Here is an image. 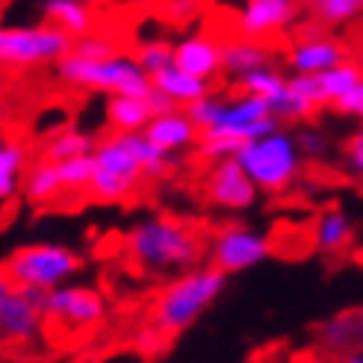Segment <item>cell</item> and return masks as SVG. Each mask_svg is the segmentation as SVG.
<instances>
[{
  "label": "cell",
  "instance_id": "cell-15",
  "mask_svg": "<svg viewBox=\"0 0 363 363\" xmlns=\"http://www.w3.org/2000/svg\"><path fill=\"white\" fill-rule=\"evenodd\" d=\"M174 65L204 80H216L222 71V42L207 33L184 35L174 42Z\"/></svg>",
  "mask_w": 363,
  "mask_h": 363
},
{
  "label": "cell",
  "instance_id": "cell-27",
  "mask_svg": "<svg viewBox=\"0 0 363 363\" xmlns=\"http://www.w3.org/2000/svg\"><path fill=\"white\" fill-rule=\"evenodd\" d=\"M304 12L322 27H346L363 18V0H304Z\"/></svg>",
  "mask_w": 363,
  "mask_h": 363
},
{
  "label": "cell",
  "instance_id": "cell-6",
  "mask_svg": "<svg viewBox=\"0 0 363 363\" xmlns=\"http://www.w3.org/2000/svg\"><path fill=\"white\" fill-rule=\"evenodd\" d=\"M4 269L21 286H30L35 293H50L53 286H62L80 275L83 257L74 248L60 242H35L12 251Z\"/></svg>",
  "mask_w": 363,
  "mask_h": 363
},
{
  "label": "cell",
  "instance_id": "cell-30",
  "mask_svg": "<svg viewBox=\"0 0 363 363\" xmlns=\"http://www.w3.org/2000/svg\"><path fill=\"white\" fill-rule=\"evenodd\" d=\"M360 77H363V68H360L352 57H349V60H342V62H337V65H334V68H328V71H322V74H316L325 104L331 106L337 98L346 95Z\"/></svg>",
  "mask_w": 363,
  "mask_h": 363
},
{
  "label": "cell",
  "instance_id": "cell-13",
  "mask_svg": "<svg viewBox=\"0 0 363 363\" xmlns=\"http://www.w3.org/2000/svg\"><path fill=\"white\" fill-rule=\"evenodd\" d=\"M304 0H242L233 15V30L248 39H275L298 21Z\"/></svg>",
  "mask_w": 363,
  "mask_h": 363
},
{
  "label": "cell",
  "instance_id": "cell-28",
  "mask_svg": "<svg viewBox=\"0 0 363 363\" xmlns=\"http://www.w3.org/2000/svg\"><path fill=\"white\" fill-rule=\"evenodd\" d=\"M98 139L92 133L80 130V127H62L57 130L42 148V157L48 160H71V157H86L95 151Z\"/></svg>",
  "mask_w": 363,
  "mask_h": 363
},
{
  "label": "cell",
  "instance_id": "cell-41",
  "mask_svg": "<svg viewBox=\"0 0 363 363\" xmlns=\"http://www.w3.org/2000/svg\"><path fill=\"white\" fill-rule=\"evenodd\" d=\"M4 6H6V0H0V12H4Z\"/></svg>",
  "mask_w": 363,
  "mask_h": 363
},
{
  "label": "cell",
  "instance_id": "cell-20",
  "mask_svg": "<svg viewBox=\"0 0 363 363\" xmlns=\"http://www.w3.org/2000/svg\"><path fill=\"white\" fill-rule=\"evenodd\" d=\"M30 172V148L21 139L0 136V204L24 189V177Z\"/></svg>",
  "mask_w": 363,
  "mask_h": 363
},
{
  "label": "cell",
  "instance_id": "cell-17",
  "mask_svg": "<svg viewBox=\"0 0 363 363\" xmlns=\"http://www.w3.org/2000/svg\"><path fill=\"white\" fill-rule=\"evenodd\" d=\"M354 222L342 207H325L313 222V251L322 257H342L354 245Z\"/></svg>",
  "mask_w": 363,
  "mask_h": 363
},
{
  "label": "cell",
  "instance_id": "cell-12",
  "mask_svg": "<svg viewBox=\"0 0 363 363\" xmlns=\"http://www.w3.org/2000/svg\"><path fill=\"white\" fill-rule=\"evenodd\" d=\"M210 263L222 269L225 275H240L269 260L272 240L263 230L248 225H222L210 237Z\"/></svg>",
  "mask_w": 363,
  "mask_h": 363
},
{
  "label": "cell",
  "instance_id": "cell-44",
  "mask_svg": "<svg viewBox=\"0 0 363 363\" xmlns=\"http://www.w3.org/2000/svg\"><path fill=\"white\" fill-rule=\"evenodd\" d=\"M0 116H4V113H0Z\"/></svg>",
  "mask_w": 363,
  "mask_h": 363
},
{
  "label": "cell",
  "instance_id": "cell-32",
  "mask_svg": "<svg viewBox=\"0 0 363 363\" xmlns=\"http://www.w3.org/2000/svg\"><path fill=\"white\" fill-rule=\"evenodd\" d=\"M57 162V172L65 192H83L89 189V180H92V154L86 157H71V160H53Z\"/></svg>",
  "mask_w": 363,
  "mask_h": 363
},
{
  "label": "cell",
  "instance_id": "cell-43",
  "mask_svg": "<svg viewBox=\"0 0 363 363\" xmlns=\"http://www.w3.org/2000/svg\"><path fill=\"white\" fill-rule=\"evenodd\" d=\"M360 257H363V251H360Z\"/></svg>",
  "mask_w": 363,
  "mask_h": 363
},
{
  "label": "cell",
  "instance_id": "cell-33",
  "mask_svg": "<svg viewBox=\"0 0 363 363\" xmlns=\"http://www.w3.org/2000/svg\"><path fill=\"white\" fill-rule=\"evenodd\" d=\"M71 50L74 53H83V57H113V53H118V45L110 39V35H101V33H83L74 39V45H71Z\"/></svg>",
  "mask_w": 363,
  "mask_h": 363
},
{
  "label": "cell",
  "instance_id": "cell-24",
  "mask_svg": "<svg viewBox=\"0 0 363 363\" xmlns=\"http://www.w3.org/2000/svg\"><path fill=\"white\" fill-rule=\"evenodd\" d=\"M24 198L30 204H53L60 195H65V186H62V180H60V172H57V162L42 157L39 162H33L27 177H24Z\"/></svg>",
  "mask_w": 363,
  "mask_h": 363
},
{
  "label": "cell",
  "instance_id": "cell-5",
  "mask_svg": "<svg viewBox=\"0 0 363 363\" xmlns=\"http://www.w3.org/2000/svg\"><path fill=\"white\" fill-rule=\"evenodd\" d=\"M237 160L242 162V169L251 174L254 184H257V189L266 195H281L286 189H293L301 174L298 136L281 130V127L245 142L237 151Z\"/></svg>",
  "mask_w": 363,
  "mask_h": 363
},
{
  "label": "cell",
  "instance_id": "cell-25",
  "mask_svg": "<svg viewBox=\"0 0 363 363\" xmlns=\"http://www.w3.org/2000/svg\"><path fill=\"white\" fill-rule=\"evenodd\" d=\"M319 346L334 354V357H346L352 352H357V325H354V311H346V313H337L331 316L328 322L319 325Z\"/></svg>",
  "mask_w": 363,
  "mask_h": 363
},
{
  "label": "cell",
  "instance_id": "cell-9",
  "mask_svg": "<svg viewBox=\"0 0 363 363\" xmlns=\"http://www.w3.org/2000/svg\"><path fill=\"white\" fill-rule=\"evenodd\" d=\"M42 307H45V325H50V328H57V331H65L71 337L95 331L106 319L104 293H98L95 286L71 284V281L45 293Z\"/></svg>",
  "mask_w": 363,
  "mask_h": 363
},
{
  "label": "cell",
  "instance_id": "cell-37",
  "mask_svg": "<svg viewBox=\"0 0 363 363\" xmlns=\"http://www.w3.org/2000/svg\"><path fill=\"white\" fill-rule=\"evenodd\" d=\"M298 148H301V154H307V157H322L325 151H328V139H325L319 130H311V127H304V130L298 133Z\"/></svg>",
  "mask_w": 363,
  "mask_h": 363
},
{
  "label": "cell",
  "instance_id": "cell-1",
  "mask_svg": "<svg viewBox=\"0 0 363 363\" xmlns=\"http://www.w3.org/2000/svg\"><path fill=\"white\" fill-rule=\"evenodd\" d=\"M127 257L151 275H177L201 263L204 237L195 225L169 213L139 219L124 237Z\"/></svg>",
  "mask_w": 363,
  "mask_h": 363
},
{
  "label": "cell",
  "instance_id": "cell-23",
  "mask_svg": "<svg viewBox=\"0 0 363 363\" xmlns=\"http://www.w3.org/2000/svg\"><path fill=\"white\" fill-rule=\"evenodd\" d=\"M42 18L71 39L92 30V4L89 0H42Z\"/></svg>",
  "mask_w": 363,
  "mask_h": 363
},
{
  "label": "cell",
  "instance_id": "cell-10",
  "mask_svg": "<svg viewBox=\"0 0 363 363\" xmlns=\"http://www.w3.org/2000/svg\"><path fill=\"white\" fill-rule=\"evenodd\" d=\"M45 293L21 286L0 269V346H30L45 328Z\"/></svg>",
  "mask_w": 363,
  "mask_h": 363
},
{
  "label": "cell",
  "instance_id": "cell-42",
  "mask_svg": "<svg viewBox=\"0 0 363 363\" xmlns=\"http://www.w3.org/2000/svg\"><path fill=\"white\" fill-rule=\"evenodd\" d=\"M89 4H95V0H89Z\"/></svg>",
  "mask_w": 363,
  "mask_h": 363
},
{
  "label": "cell",
  "instance_id": "cell-14",
  "mask_svg": "<svg viewBox=\"0 0 363 363\" xmlns=\"http://www.w3.org/2000/svg\"><path fill=\"white\" fill-rule=\"evenodd\" d=\"M322 30V24L311 21L307 30H301L298 39L286 48V65L293 74H322V71L352 57L346 45L334 35H325Z\"/></svg>",
  "mask_w": 363,
  "mask_h": 363
},
{
  "label": "cell",
  "instance_id": "cell-2",
  "mask_svg": "<svg viewBox=\"0 0 363 363\" xmlns=\"http://www.w3.org/2000/svg\"><path fill=\"white\" fill-rule=\"evenodd\" d=\"M225 284L228 275L213 263L177 272L151 304V325H157L169 340H174L210 311L213 301L225 293Z\"/></svg>",
  "mask_w": 363,
  "mask_h": 363
},
{
  "label": "cell",
  "instance_id": "cell-34",
  "mask_svg": "<svg viewBox=\"0 0 363 363\" xmlns=\"http://www.w3.org/2000/svg\"><path fill=\"white\" fill-rule=\"evenodd\" d=\"M219 95H204V98H198V101H192L189 106H184V110L189 113V118L198 124V130H207V127L213 124V118H216V110H219Z\"/></svg>",
  "mask_w": 363,
  "mask_h": 363
},
{
  "label": "cell",
  "instance_id": "cell-7",
  "mask_svg": "<svg viewBox=\"0 0 363 363\" xmlns=\"http://www.w3.org/2000/svg\"><path fill=\"white\" fill-rule=\"evenodd\" d=\"M142 180H145V172L121 133H113L95 145L92 180H89V195H92L95 201L121 204L136 192Z\"/></svg>",
  "mask_w": 363,
  "mask_h": 363
},
{
  "label": "cell",
  "instance_id": "cell-11",
  "mask_svg": "<svg viewBox=\"0 0 363 363\" xmlns=\"http://www.w3.org/2000/svg\"><path fill=\"white\" fill-rule=\"evenodd\" d=\"M201 195L204 201L216 210L225 213H248L254 204L260 201V189L251 180V174L242 169L237 157L213 160L210 169L201 177Z\"/></svg>",
  "mask_w": 363,
  "mask_h": 363
},
{
  "label": "cell",
  "instance_id": "cell-39",
  "mask_svg": "<svg viewBox=\"0 0 363 363\" xmlns=\"http://www.w3.org/2000/svg\"><path fill=\"white\" fill-rule=\"evenodd\" d=\"M352 60L363 68V33H357V39H354V45H352Z\"/></svg>",
  "mask_w": 363,
  "mask_h": 363
},
{
  "label": "cell",
  "instance_id": "cell-4",
  "mask_svg": "<svg viewBox=\"0 0 363 363\" xmlns=\"http://www.w3.org/2000/svg\"><path fill=\"white\" fill-rule=\"evenodd\" d=\"M53 74L60 83L86 89V92H101V95H151V74L145 71L136 57H83V53L68 50L62 60L53 62Z\"/></svg>",
  "mask_w": 363,
  "mask_h": 363
},
{
  "label": "cell",
  "instance_id": "cell-26",
  "mask_svg": "<svg viewBox=\"0 0 363 363\" xmlns=\"http://www.w3.org/2000/svg\"><path fill=\"white\" fill-rule=\"evenodd\" d=\"M121 136H124L127 145H130V151L136 154L139 166H142V172H145V177H148V180H160V177H166L174 169V154L162 151L157 142H151L148 136H145V130L121 133Z\"/></svg>",
  "mask_w": 363,
  "mask_h": 363
},
{
  "label": "cell",
  "instance_id": "cell-21",
  "mask_svg": "<svg viewBox=\"0 0 363 363\" xmlns=\"http://www.w3.org/2000/svg\"><path fill=\"white\" fill-rule=\"evenodd\" d=\"M104 116L113 133H136L145 130V124L154 118L148 98L139 95H110L104 104Z\"/></svg>",
  "mask_w": 363,
  "mask_h": 363
},
{
  "label": "cell",
  "instance_id": "cell-35",
  "mask_svg": "<svg viewBox=\"0 0 363 363\" xmlns=\"http://www.w3.org/2000/svg\"><path fill=\"white\" fill-rule=\"evenodd\" d=\"M342 162H346V169L363 180V124L357 130L342 142Z\"/></svg>",
  "mask_w": 363,
  "mask_h": 363
},
{
  "label": "cell",
  "instance_id": "cell-3",
  "mask_svg": "<svg viewBox=\"0 0 363 363\" xmlns=\"http://www.w3.org/2000/svg\"><path fill=\"white\" fill-rule=\"evenodd\" d=\"M278 121H281V116L275 113V106L266 98L240 92L230 101H219L213 124L207 130H201V139H198V154L207 162L237 157V151L245 142L275 130Z\"/></svg>",
  "mask_w": 363,
  "mask_h": 363
},
{
  "label": "cell",
  "instance_id": "cell-18",
  "mask_svg": "<svg viewBox=\"0 0 363 363\" xmlns=\"http://www.w3.org/2000/svg\"><path fill=\"white\" fill-rule=\"evenodd\" d=\"M322 106H328V104L322 98L316 74H293V77H286L284 98L275 113L286 121H307V118H313Z\"/></svg>",
  "mask_w": 363,
  "mask_h": 363
},
{
  "label": "cell",
  "instance_id": "cell-40",
  "mask_svg": "<svg viewBox=\"0 0 363 363\" xmlns=\"http://www.w3.org/2000/svg\"><path fill=\"white\" fill-rule=\"evenodd\" d=\"M354 325H357V349L363 352V307L354 311Z\"/></svg>",
  "mask_w": 363,
  "mask_h": 363
},
{
  "label": "cell",
  "instance_id": "cell-36",
  "mask_svg": "<svg viewBox=\"0 0 363 363\" xmlns=\"http://www.w3.org/2000/svg\"><path fill=\"white\" fill-rule=\"evenodd\" d=\"M334 110L340 113V116H346V118H357V121H363V77L349 89L342 98H337L334 104Z\"/></svg>",
  "mask_w": 363,
  "mask_h": 363
},
{
  "label": "cell",
  "instance_id": "cell-38",
  "mask_svg": "<svg viewBox=\"0 0 363 363\" xmlns=\"http://www.w3.org/2000/svg\"><path fill=\"white\" fill-rule=\"evenodd\" d=\"M148 104H151L154 116H162V113H172V110H177V104H174V101H172L166 92H160V89H151Z\"/></svg>",
  "mask_w": 363,
  "mask_h": 363
},
{
  "label": "cell",
  "instance_id": "cell-22",
  "mask_svg": "<svg viewBox=\"0 0 363 363\" xmlns=\"http://www.w3.org/2000/svg\"><path fill=\"white\" fill-rule=\"evenodd\" d=\"M151 83H154V89H160V92H166L177 106H189L192 101L213 92V80L189 74V71L177 68V65H169V68L157 71V74L151 77Z\"/></svg>",
  "mask_w": 363,
  "mask_h": 363
},
{
  "label": "cell",
  "instance_id": "cell-29",
  "mask_svg": "<svg viewBox=\"0 0 363 363\" xmlns=\"http://www.w3.org/2000/svg\"><path fill=\"white\" fill-rule=\"evenodd\" d=\"M237 83H240V92L260 95V98H266L272 106H275V110H278V104L284 98V89H286V77L272 62L248 71V74H242V77H237Z\"/></svg>",
  "mask_w": 363,
  "mask_h": 363
},
{
  "label": "cell",
  "instance_id": "cell-16",
  "mask_svg": "<svg viewBox=\"0 0 363 363\" xmlns=\"http://www.w3.org/2000/svg\"><path fill=\"white\" fill-rule=\"evenodd\" d=\"M145 136H148L151 142H157L162 151L180 154V151L198 148L201 130H198V124L189 118V113L184 110V106H177V110H172V113L154 116L148 124H145Z\"/></svg>",
  "mask_w": 363,
  "mask_h": 363
},
{
  "label": "cell",
  "instance_id": "cell-19",
  "mask_svg": "<svg viewBox=\"0 0 363 363\" xmlns=\"http://www.w3.org/2000/svg\"><path fill=\"white\" fill-rule=\"evenodd\" d=\"M275 60V50L263 39H248V35H233L222 42V71L230 77H242L248 71L269 65Z\"/></svg>",
  "mask_w": 363,
  "mask_h": 363
},
{
  "label": "cell",
  "instance_id": "cell-8",
  "mask_svg": "<svg viewBox=\"0 0 363 363\" xmlns=\"http://www.w3.org/2000/svg\"><path fill=\"white\" fill-rule=\"evenodd\" d=\"M74 39L53 24H12L0 27V68L53 65L71 50Z\"/></svg>",
  "mask_w": 363,
  "mask_h": 363
},
{
  "label": "cell",
  "instance_id": "cell-31",
  "mask_svg": "<svg viewBox=\"0 0 363 363\" xmlns=\"http://www.w3.org/2000/svg\"><path fill=\"white\" fill-rule=\"evenodd\" d=\"M136 62L154 77L157 71L174 65V42H169V39H145V42H139Z\"/></svg>",
  "mask_w": 363,
  "mask_h": 363
}]
</instances>
